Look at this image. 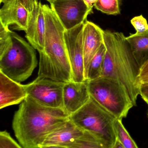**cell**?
I'll use <instances>...</instances> for the list:
<instances>
[{"instance_id": "obj_1", "label": "cell", "mask_w": 148, "mask_h": 148, "mask_svg": "<svg viewBox=\"0 0 148 148\" xmlns=\"http://www.w3.org/2000/svg\"><path fill=\"white\" fill-rule=\"evenodd\" d=\"M63 109L44 106L28 96L14 114L12 128L23 148H40L46 137L69 120Z\"/></svg>"}, {"instance_id": "obj_2", "label": "cell", "mask_w": 148, "mask_h": 148, "mask_svg": "<svg viewBox=\"0 0 148 148\" xmlns=\"http://www.w3.org/2000/svg\"><path fill=\"white\" fill-rule=\"evenodd\" d=\"M46 20L44 48L39 52L38 77L67 82L72 81L71 66L64 38L65 29L54 10L43 4Z\"/></svg>"}, {"instance_id": "obj_3", "label": "cell", "mask_w": 148, "mask_h": 148, "mask_svg": "<svg viewBox=\"0 0 148 148\" xmlns=\"http://www.w3.org/2000/svg\"><path fill=\"white\" fill-rule=\"evenodd\" d=\"M106 54L101 77L118 80L126 87L134 106H136L140 88L137 77L140 67L122 33L103 32Z\"/></svg>"}, {"instance_id": "obj_4", "label": "cell", "mask_w": 148, "mask_h": 148, "mask_svg": "<svg viewBox=\"0 0 148 148\" xmlns=\"http://www.w3.org/2000/svg\"><path fill=\"white\" fill-rule=\"evenodd\" d=\"M35 48L0 24V73L17 82L25 81L37 66Z\"/></svg>"}, {"instance_id": "obj_5", "label": "cell", "mask_w": 148, "mask_h": 148, "mask_svg": "<svg viewBox=\"0 0 148 148\" xmlns=\"http://www.w3.org/2000/svg\"><path fill=\"white\" fill-rule=\"evenodd\" d=\"M90 97L118 120L127 116L134 105L124 85L118 80L100 77L88 82Z\"/></svg>"}, {"instance_id": "obj_6", "label": "cell", "mask_w": 148, "mask_h": 148, "mask_svg": "<svg viewBox=\"0 0 148 148\" xmlns=\"http://www.w3.org/2000/svg\"><path fill=\"white\" fill-rule=\"evenodd\" d=\"M69 120L83 130L91 133L112 147L116 142L113 114L90 97L78 111L70 115Z\"/></svg>"}, {"instance_id": "obj_7", "label": "cell", "mask_w": 148, "mask_h": 148, "mask_svg": "<svg viewBox=\"0 0 148 148\" xmlns=\"http://www.w3.org/2000/svg\"><path fill=\"white\" fill-rule=\"evenodd\" d=\"M65 83L37 77L25 85L28 96L44 106L63 109V94Z\"/></svg>"}, {"instance_id": "obj_8", "label": "cell", "mask_w": 148, "mask_h": 148, "mask_svg": "<svg viewBox=\"0 0 148 148\" xmlns=\"http://www.w3.org/2000/svg\"><path fill=\"white\" fill-rule=\"evenodd\" d=\"M38 0H7L0 9V22L5 28L26 31Z\"/></svg>"}, {"instance_id": "obj_9", "label": "cell", "mask_w": 148, "mask_h": 148, "mask_svg": "<svg viewBox=\"0 0 148 148\" xmlns=\"http://www.w3.org/2000/svg\"><path fill=\"white\" fill-rule=\"evenodd\" d=\"M50 4L66 30L84 23L93 12L83 0H55Z\"/></svg>"}, {"instance_id": "obj_10", "label": "cell", "mask_w": 148, "mask_h": 148, "mask_svg": "<svg viewBox=\"0 0 148 148\" xmlns=\"http://www.w3.org/2000/svg\"><path fill=\"white\" fill-rule=\"evenodd\" d=\"M84 23L64 32L65 43L72 70V81L76 82H86L83 44Z\"/></svg>"}, {"instance_id": "obj_11", "label": "cell", "mask_w": 148, "mask_h": 148, "mask_svg": "<svg viewBox=\"0 0 148 148\" xmlns=\"http://www.w3.org/2000/svg\"><path fill=\"white\" fill-rule=\"evenodd\" d=\"M90 98L88 82L65 83L63 94V108L70 116L82 108Z\"/></svg>"}, {"instance_id": "obj_12", "label": "cell", "mask_w": 148, "mask_h": 148, "mask_svg": "<svg viewBox=\"0 0 148 148\" xmlns=\"http://www.w3.org/2000/svg\"><path fill=\"white\" fill-rule=\"evenodd\" d=\"M103 32L104 30L92 22L87 21L84 23L83 30V44L86 82H87L88 69L91 60L102 44L104 43Z\"/></svg>"}, {"instance_id": "obj_13", "label": "cell", "mask_w": 148, "mask_h": 148, "mask_svg": "<svg viewBox=\"0 0 148 148\" xmlns=\"http://www.w3.org/2000/svg\"><path fill=\"white\" fill-rule=\"evenodd\" d=\"M46 20L43 4L39 2L30 16L26 33V38L38 52L44 48Z\"/></svg>"}, {"instance_id": "obj_14", "label": "cell", "mask_w": 148, "mask_h": 148, "mask_svg": "<svg viewBox=\"0 0 148 148\" xmlns=\"http://www.w3.org/2000/svg\"><path fill=\"white\" fill-rule=\"evenodd\" d=\"M85 131L69 120L48 135L41 146L56 145L67 147L81 138Z\"/></svg>"}, {"instance_id": "obj_15", "label": "cell", "mask_w": 148, "mask_h": 148, "mask_svg": "<svg viewBox=\"0 0 148 148\" xmlns=\"http://www.w3.org/2000/svg\"><path fill=\"white\" fill-rule=\"evenodd\" d=\"M27 97L25 85L0 73V109L21 103Z\"/></svg>"}, {"instance_id": "obj_16", "label": "cell", "mask_w": 148, "mask_h": 148, "mask_svg": "<svg viewBox=\"0 0 148 148\" xmlns=\"http://www.w3.org/2000/svg\"><path fill=\"white\" fill-rule=\"evenodd\" d=\"M126 40L140 67L148 59V32L142 34H130L126 37Z\"/></svg>"}, {"instance_id": "obj_17", "label": "cell", "mask_w": 148, "mask_h": 148, "mask_svg": "<svg viewBox=\"0 0 148 148\" xmlns=\"http://www.w3.org/2000/svg\"><path fill=\"white\" fill-rule=\"evenodd\" d=\"M106 52V46L104 42L102 44L89 63L87 82L97 79L101 77Z\"/></svg>"}, {"instance_id": "obj_18", "label": "cell", "mask_w": 148, "mask_h": 148, "mask_svg": "<svg viewBox=\"0 0 148 148\" xmlns=\"http://www.w3.org/2000/svg\"><path fill=\"white\" fill-rule=\"evenodd\" d=\"M70 148H111L108 144L89 132L85 131L81 139L68 147Z\"/></svg>"}, {"instance_id": "obj_19", "label": "cell", "mask_w": 148, "mask_h": 148, "mask_svg": "<svg viewBox=\"0 0 148 148\" xmlns=\"http://www.w3.org/2000/svg\"><path fill=\"white\" fill-rule=\"evenodd\" d=\"M114 129L116 140L125 148H139L123 124L121 120L116 119L114 122Z\"/></svg>"}, {"instance_id": "obj_20", "label": "cell", "mask_w": 148, "mask_h": 148, "mask_svg": "<svg viewBox=\"0 0 148 148\" xmlns=\"http://www.w3.org/2000/svg\"><path fill=\"white\" fill-rule=\"evenodd\" d=\"M122 0H97L94 7L107 15H117L120 14Z\"/></svg>"}, {"instance_id": "obj_21", "label": "cell", "mask_w": 148, "mask_h": 148, "mask_svg": "<svg viewBox=\"0 0 148 148\" xmlns=\"http://www.w3.org/2000/svg\"><path fill=\"white\" fill-rule=\"evenodd\" d=\"M0 148H23L6 131L0 132Z\"/></svg>"}, {"instance_id": "obj_22", "label": "cell", "mask_w": 148, "mask_h": 148, "mask_svg": "<svg viewBox=\"0 0 148 148\" xmlns=\"http://www.w3.org/2000/svg\"><path fill=\"white\" fill-rule=\"evenodd\" d=\"M130 21L136 30V34H142L148 32L147 21L142 15L134 17Z\"/></svg>"}, {"instance_id": "obj_23", "label": "cell", "mask_w": 148, "mask_h": 148, "mask_svg": "<svg viewBox=\"0 0 148 148\" xmlns=\"http://www.w3.org/2000/svg\"><path fill=\"white\" fill-rule=\"evenodd\" d=\"M137 85L139 88L148 86V59L140 67L137 77Z\"/></svg>"}, {"instance_id": "obj_24", "label": "cell", "mask_w": 148, "mask_h": 148, "mask_svg": "<svg viewBox=\"0 0 148 148\" xmlns=\"http://www.w3.org/2000/svg\"><path fill=\"white\" fill-rule=\"evenodd\" d=\"M140 95L148 106V86H142L140 88Z\"/></svg>"}, {"instance_id": "obj_25", "label": "cell", "mask_w": 148, "mask_h": 148, "mask_svg": "<svg viewBox=\"0 0 148 148\" xmlns=\"http://www.w3.org/2000/svg\"><path fill=\"white\" fill-rule=\"evenodd\" d=\"M97 0H83L86 5L90 10L93 11V8L94 7Z\"/></svg>"}, {"instance_id": "obj_26", "label": "cell", "mask_w": 148, "mask_h": 148, "mask_svg": "<svg viewBox=\"0 0 148 148\" xmlns=\"http://www.w3.org/2000/svg\"><path fill=\"white\" fill-rule=\"evenodd\" d=\"M40 148H70L63 146H56V145H50V146H43Z\"/></svg>"}, {"instance_id": "obj_27", "label": "cell", "mask_w": 148, "mask_h": 148, "mask_svg": "<svg viewBox=\"0 0 148 148\" xmlns=\"http://www.w3.org/2000/svg\"><path fill=\"white\" fill-rule=\"evenodd\" d=\"M111 148H125L122 145H121L120 143L117 140H116V142L113 145Z\"/></svg>"}, {"instance_id": "obj_28", "label": "cell", "mask_w": 148, "mask_h": 148, "mask_svg": "<svg viewBox=\"0 0 148 148\" xmlns=\"http://www.w3.org/2000/svg\"><path fill=\"white\" fill-rule=\"evenodd\" d=\"M46 1H47L48 2H49L50 3H51L52 2L54 1H55V0H46Z\"/></svg>"}, {"instance_id": "obj_29", "label": "cell", "mask_w": 148, "mask_h": 148, "mask_svg": "<svg viewBox=\"0 0 148 148\" xmlns=\"http://www.w3.org/2000/svg\"><path fill=\"white\" fill-rule=\"evenodd\" d=\"M7 0H0V2L1 3H3L5 2Z\"/></svg>"}, {"instance_id": "obj_30", "label": "cell", "mask_w": 148, "mask_h": 148, "mask_svg": "<svg viewBox=\"0 0 148 148\" xmlns=\"http://www.w3.org/2000/svg\"><path fill=\"white\" fill-rule=\"evenodd\" d=\"M147 116L148 117V110H147Z\"/></svg>"}]
</instances>
